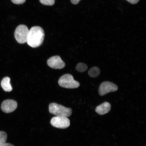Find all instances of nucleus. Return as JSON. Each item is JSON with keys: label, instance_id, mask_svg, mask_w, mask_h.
I'll return each mask as SVG.
<instances>
[{"label": "nucleus", "instance_id": "6", "mask_svg": "<svg viewBox=\"0 0 146 146\" xmlns=\"http://www.w3.org/2000/svg\"><path fill=\"white\" fill-rule=\"evenodd\" d=\"M118 87L115 84L110 82H104L101 83L99 88V94L104 96L108 93L117 91Z\"/></svg>", "mask_w": 146, "mask_h": 146}, {"label": "nucleus", "instance_id": "8", "mask_svg": "<svg viewBox=\"0 0 146 146\" xmlns=\"http://www.w3.org/2000/svg\"><path fill=\"white\" fill-rule=\"evenodd\" d=\"M17 103L15 100H4L1 104L2 111L5 113H10L13 112L17 108Z\"/></svg>", "mask_w": 146, "mask_h": 146}, {"label": "nucleus", "instance_id": "7", "mask_svg": "<svg viewBox=\"0 0 146 146\" xmlns=\"http://www.w3.org/2000/svg\"><path fill=\"white\" fill-rule=\"evenodd\" d=\"M48 66L54 69H61L65 67V64L62 60L60 56H52L47 61Z\"/></svg>", "mask_w": 146, "mask_h": 146}, {"label": "nucleus", "instance_id": "15", "mask_svg": "<svg viewBox=\"0 0 146 146\" xmlns=\"http://www.w3.org/2000/svg\"><path fill=\"white\" fill-rule=\"evenodd\" d=\"M11 1L14 4L20 5L25 3L26 0H11Z\"/></svg>", "mask_w": 146, "mask_h": 146}, {"label": "nucleus", "instance_id": "14", "mask_svg": "<svg viewBox=\"0 0 146 146\" xmlns=\"http://www.w3.org/2000/svg\"><path fill=\"white\" fill-rule=\"evenodd\" d=\"M40 2L43 5H52L54 4L55 0H39Z\"/></svg>", "mask_w": 146, "mask_h": 146}, {"label": "nucleus", "instance_id": "4", "mask_svg": "<svg viewBox=\"0 0 146 146\" xmlns=\"http://www.w3.org/2000/svg\"><path fill=\"white\" fill-rule=\"evenodd\" d=\"M29 30L25 25H20L16 28L14 36L18 43L23 44L27 42L28 39Z\"/></svg>", "mask_w": 146, "mask_h": 146}, {"label": "nucleus", "instance_id": "1", "mask_svg": "<svg viewBox=\"0 0 146 146\" xmlns=\"http://www.w3.org/2000/svg\"><path fill=\"white\" fill-rule=\"evenodd\" d=\"M44 36V31L41 27H33L29 30L27 44L33 48L39 47L42 44Z\"/></svg>", "mask_w": 146, "mask_h": 146}, {"label": "nucleus", "instance_id": "3", "mask_svg": "<svg viewBox=\"0 0 146 146\" xmlns=\"http://www.w3.org/2000/svg\"><path fill=\"white\" fill-rule=\"evenodd\" d=\"M60 86L68 89L77 88L79 87V82L74 79L72 75L65 74L62 76L58 81Z\"/></svg>", "mask_w": 146, "mask_h": 146}, {"label": "nucleus", "instance_id": "10", "mask_svg": "<svg viewBox=\"0 0 146 146\" xmlns=\"http://www.w3.org/2000/svg\"><path fill=\"white\" fill-rule=\"evenodd\" d=\"M1 86L3 90L6 92H10L13 90L10 84V78L8 77L3 78L1 82Z\"/></svg>", "mask_w": 146, "mask_h": 146}, {"label": "nucleus", "instance_id": "18", "mask_svg": "<svg viewBox=\"0 0 146 146\" xmlns=\"http://www.w3.org/2000/svg\"><path fill=\"white\" fill-rule=\"evenodd\" d=\"M0 146H14L13 145H12L10 143H5L1 145H0Z\"/></svg>", "mask_w": 146, "mask_h": 146}, {"label": "nucleus", "instance_id": "11", "mask_svg": "<svg viewBox=\"0 0 146 146\" xmlns=\"http://www.w3.org/2000/svg\"><path fill=\"white\" fill-rule=\"evenodd\" d=\"M100 73V69L98 67H93L88 71V74L91 77L96 78L99 75Z\"/></svg>", "mask_w": 146, "mask_h": 146}, {"label": "nucleus", "instance_id": "13", "mask_svg": "<svg viewBox=\"0 0 146 146\" xmlns=\"http://www.w3.org/2000/svg\"><path fill=\"white\" fill-rule=\"evenodd\" d=\"M7 138V133L4 131H0V145L5 143Z\"/></svg>", "mask_w": 146, "mask_h": 146}, {"label": "nucleus", "instance_id": "5", "mask_svg": "<svg viewBox=\"0 0 146 146\" xmlns=\"http://www.w3.org/2000/svg\"><path fill=\"white\" fill-rule=\"evenodd\" d=\"M50 123L52 126L61 129H66L70 125L69 119L63 116L54 117L51 119Z\"/></svg>", "mask_w": 146, "mask_h": 146}, {"label": "nucleus", "instance_id": "12", "mask_svg": "<svg viewBox=\"0 0 146 146\" xmlns=\"http://www.w3.org/2000/svg\"><path fill=\"white\" fill-rule=\"evenodd\" d=\"M76 69L80 72H84L86 71L88 68L87 65L86 64L80 63L78 64L76 66Z\"/></svg>", "mask_w": 146, "mask_h": 146}, {"label": "nucleus", "instance_id": "9", "mask_svg": "<svg viewBox=\"0 0 146 146\" xmlns=\"http://www.w3.org/2000/svg\"><path fill=\"white\" fill-rule=\"evenodd\" d=\"M111 105L108 102H105L96 107V111L100 115H103L108 113L111 110Z\"/></svg>", "mask_w": 146, "mask_h": 146}, {"label": "nucleus", "instance_id": "17", "mask_svg": "<svg viewBox=\"0 0 146 146\" xmlns=\"http://www.w3.org/2000/svg\"><path fill=\"white\" fill-rule=\"evenodd\" d=\"M81 0H71V1L73 4L76 5Z\"/></svg>", "mask_w": 146, "mask_h": 146}, {"label": "nucleus", "instance_id": "2", "mask_svg": "<svg viewBox=\"0 0 146 146\" xmlns=\"http://www.w3.org/2000/svg\"><path fill=\"white\" fill-rule=\"evenodd\" d=\"M49 112L51 114L57 116L68 117L72 114V109L56 103L50 104L49 107Z\"/></svg>", "mask_w": 146, "mask_h": 146}, {"label": "nucleus", "instance_id": "16", "mask_svg": "<svg viewBox=\"0 0 146 146\" xmlns=\"http://www.w3.org/2000/svg\"><path fill=\"white\" fill-rule=\"evenodd\" d=\"M127 1L132 4H135L137 3L139 0H127Z\"/></svg>", "mask_w": 146, "mask_h": 146}]
</instances>
